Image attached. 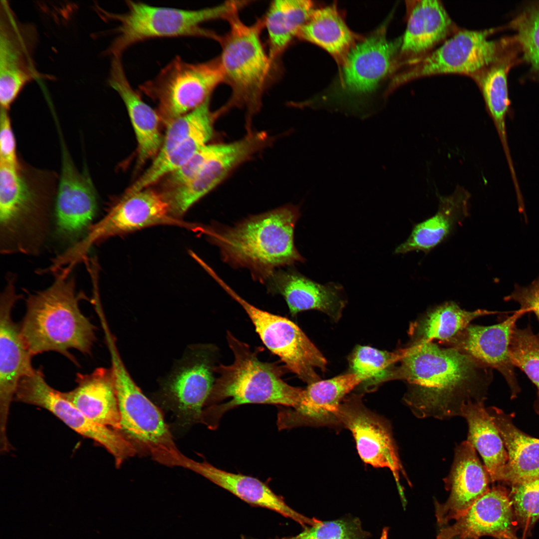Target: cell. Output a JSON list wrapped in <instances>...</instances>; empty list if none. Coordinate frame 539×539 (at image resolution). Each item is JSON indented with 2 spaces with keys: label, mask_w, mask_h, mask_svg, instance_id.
<instances>
[{
  "label": "cell",
  "mask_w": 539,
  "mask_h": 539,
  "mask_svg": "<svg viewBox=\"0 0 539 539\" xmlns=\"http://www.w3.org/2000/svg\"><path fill=\"white\" fill-rule=\"evenodd\" d=\"M237 4V1H231L211 7L186 9L128 0L127 9L122 13L111 12L98 6L95 8L103 19L118 24L115 29L116 37L106 51L112 57L121 56L132 45L154 38L198 36L218 40L219 36L202 24L225 18Z\"/></svg>",
  "instance_id": "7"
},
{
  "label": "cell",
  "mask_w": 539,
  "mask_h": 539,
  "mask_svg": "<svg viewBox=\"0 0 539 539\" xmlns=\"http://www.w3.org/2000/svg\"><path fill=\"white\" fill-rule=\"evenodd\" d=\"M504 29V25L478 30L459 28L439 47L405 66L394 78L393 86L441 74H463L472 78L500 55L506 36L495 39L490 37Z\"/></svg>",
  "instance_id": "10"
},
{
  "label": "cell",
  "mask_w": 539,
  "mask_h": 539,
  "mask_svg": "<svg viewBox=\"0 0 539 539\" xmlns=\"http://www.w3.org/2000/svg\"><path fill=\"white\" fill-rule=\"evenodd\" d=\"M388 528H384L381 533L380 539H388Z\"/></svg>",
  "instance_id": "46"
},
{
  "label": "cell",
  "mask_w": 539,
  "mask_h": 539,
  "mask_svg": "<svg viewBox=\"0 0 539 539\" xmlns=\"http://www.w3.org/2000/svg\"><path fill=\"white\" fill-rule=\"evenodd\" d=\"M213 278L242 307L264 344L280 358L289 371L308 384L320 380L316 370L325 371L326 359L294 322L250 303L217 274Z\"/></svg>",
  "instance_id": "11"
},
{
  "label": "cell",
  "mask_w": 539,
  "mask_h": 539,
  "mask_svg": "<svg viewBox=\"0 0 539 539\" xmlns=\"http://www.w3.org/2000/svg\"><path fill=\"white\" fill-rule=\"evenodd\" d=\"M523 63L521 45L514 34L506 35L497 59L472 79L478 85L486 108L499 134L506 154H509L506 120L510 111L508 76L513 67Z\"/></svg>",
  "instance_id": "28"
},
{
  "label": "cell",
  "mask_w": 539,
  "mask_h": 539,
  "mask_svg": "<svg viewBox=\"0 0 539 539\" xmlns=\"http://www.w3.org/2000/svg\"><path fill=\"white\" fill-rule=\"evenodd\" d=\"M242 6L235 7L226 15L225 19L229 22L230 28L218 40L222 46L219 58L225 83L232 89L231 98L221 110L224 113L233 107L245 108L246 127L250 133L252 119L261 108L273 62L261 39L264 20L252 25L245 24L238 13Z\"/></svg>",
  "instance_id": "6"
},
{
  "label": "cell",
  "mask_w": 539,
  "mask_h": 539,
  "mask_svg": "<svg viewBox=\"0 0 539 539\" xmlns=\"http://www.w3.org/2000/svg\"><path fill=\"white\" fill-rule=\"evenodd\" d=\"M61 167L54 212V233L70 247L87 234L98 208L96 191L86 169L80 172L59 133Z\"/></svg>",
  "instance_id": "17"
},
{
  "label": "cell",
  "mask_w": 539,
  "mask_h": 539,
  "mask_svg": "<svg viewBox=\"0 0 539 539\" xmlns=\"http://www.w3.org/2000/svg\"><path fill=\"white\" fill-rule=\"evenodd\" d=\"M38 34L34 24L21 21L8 2L0 3V103L9 110L24 87L43 77L34 55Z\"/></svg>",
  "instance_id": "15"
},
{
  "label": "cell",
  "mask_w": 539,
  "mask_h": 539,
  "mask_svg": "<svg viewBox=\"0 0 539 539\" xmlns=\"http://www.w3.org/2000/svg\"><path fill=\"white\" fill-rule=\"evenodd\" d=\"M514 512L507 492L496 487L479 498L451 526L440 530L436 539H478L491 536L497 539H514Z\"/></svg>",
  "instance_id": "26"
},
{
  "label": "cell",
  "mask_w": 539,
  "mask_h": 539,
  "mask_svg": "<svg viewBox=\"0 0 539 539\" xmlns=\"http://www.w3.org/2000/svg\"><path fill=\"white\" fill-rule=\"evenodd\" d=\"M314 10L310 0H275L264 20L269 36V55L273 62L287 47Z\"/></svg>",
  "instance_id": "36"
},
{
  "label": "cell",
  "mask_w": 539,
  "mask_h": 539,
  "mask_svg": "<svg viewBox=\"0 0 539 539\" xmlns=\"http://www.w3.org/2000/svg\"><path fill=\"white\" fill-rule=\"evenodd\" d=\"M300 217L299 207L288 205L250 216L232 227L201 225L199 232L219 249L224 262L248 269L255 280L265 283L279 268L305 262L294 242Z\"/></svg>",
  "instance_id": "2"
},
{
  "label": "cell",
  "mask_w": 539,
  "mask_h": 539,
  "mask_svg": "<svg viewBox=\"0 0 539 539\" xmlns=\"http://www.w3.org/2000/svg\"><path fill=\"white\" fill-rule=\"evenodd\" d=\"M401 356L400 349L394 352L358 346L353 351L349 364L352 373L358 375L366 391L374 390L380 384L395 379L396 363Z\"/></svg>",
  "instance_id": "38"
},
{
  "label": "cell",
  "mask_w": 539,
  "mask_h": 539,
  "mask_svg": "<svg viewBox=\"0 0 539 539\" xmlns=\"http://www.w3.org/2000/svg\"><path fill=\"white\" fill-rule=\"evenodd\" d=\"M340 425L349 430L361 460L375 468H388L396 482L403 503L400 474L405 476L388 421L371 411L360 396L351 395L342 402L338 413Z\"/></svg>",
  "instance_id": "18"
},
{
  "label": "cell",
  "mask_w": 539,
  "mask_h": 539,
  "mask_svg": "<svg viewBox=\"0 0 539 539\" xmlns=\"http://www.w3.org/2000/svg\"><path fill=\"white\" fill-rule=\"evenodd\" d=\"M461 416L469 426L468 441L479 452L492 482L503 480L508 460L507 451L500 434L482 402L464 404Z\"/></svg>",
  "instance_id": "34"
},
{
  "label": "cell",
  "mask_w": 539,
  "mask_h": 539,
  "mask_svg": "<svg viewBox=\"0 0 539 539\" xmlns=\"http://www.w3.org/2000/svg\"><path fill=\"white\" fill-rule=\"evenodd\" d=\"M217 355L213 345H191L160 384L158 400L181 427L201 423L216 380Z\"/></svg>",
  "instance_id": "9"
},
{
  "label": "cell",
  "mask_w": 539,
  "mask_h": 539,
  "mask_svg": "<svg viewBox=\"0 0 539 539\" xmlns=\"http://www.w3.org/2000/svg\"><path fill=\"white\" fill-rule=\"evenodd\" d=\"M400 350L396 379L408 383L404 400L416 416H461L464 404L484 402L491 368L454 347L433 342H411Z\"/></svg>",
  "instance_id": "1"
},
{
  "label": "cell",
  "mask_w": 539,
  "mask_h": 539,
  "mask_svg": "<svg viewBox=\"0 0 539 539\" xmlns=\"http://www.w3.org/2000/svg\"><path fill=\"white\" fill-rule=\"evenodd\" d=\"M53 275L48 287L27 294L21 332L32 356L54 351L77 365L69 350L91 355L96 328L80 309V301L87 297L76 292L75 276L64 270Z\"/></svg>",
  "instance_id": "4"
},
{
  "label": "cell",
  "mask_w": 539,
  "mask_h": 539,
  "mask_svg": "<svg viewBox=\"0 0 539 539\" xmlns=\"http://www.w3.org/2000/svg\"><path fill=\"white\" fill-rule=\"evenodd\" d=\"M407 25L402 36L399 66L422 58L457 31L441 1H406Z\"/></svg>",
  "instance_id": "23"
},
{
  "label": "cell",
  "mask_w": 539,
  "mask_h": 539,
  "mask_svg": "<svg viewBox=\"0 0 539 539\" xmlns=\"http://www.w3.org/2000/svg\"><path fill=\"white\" fill-rule=\"evenodd\" d=\"M503 441L508 460L503 481L512 485L539 478V439L525 434L514 424L511 415L495 407L487 408Z\"/></svg>",
  "instance_id": "32"
},
{
  "label": "cell",
  "mask_w": 539,
  "mask_h": 539,
  "mask_svg": "<svg viewBox=\"0 0 539 539\" xmlns=\"http://www.w3.org/2000/svg\"><path fill=\"white\" fill-rule=\"evenodd\" d=\"M512 485L514 514L523 524L531 526L539 520V478Z\"/></svg>",
  "instance_id": "43"
},
{
  "label": "cell",
  "mask_w": 539,
  "mask_h": 539,
  "mask_svg": "<svg viewBox=\"0 0 539 539\" xmlns=\"http://www.w3.org/2000/svg\"><path fill=\"white\" fill-rule=\"evenodd\" d=\"M362 381L358 375L350 372L308 384L297 406L279 408L277 420L279 429L340 425V405L346 395Z\"/></svg>",
  "instance_id": "21"
},
{
  "label": "cell",
  "mask_w": 539,
  "mask_h": 539,
  "mask_svg": "<svg viewBox=\"0 0 539 539\" xmlns=\"http://www.w3.org/2000/svg\"><path fill=\"white\" fill-rule=\"evenodd\" d=\"M370 534L363 530L359 519L344 518L322 522L309 526L295 536L276 539H369Z\"/></svg>",
  "instance_id": "42"
},
{
  "label": "cell",
  "mask_w": 539,
  "mask_h": 539,
  "mask_svg": "<svg viewBox=\"0 0 539 539\" xmlns=\"http://www.w3.org/2000/svg\"><path fill=\"white\" fill-rule=\"evenodd\" d=\"M296 36L325 49L340 66L355 45L357 37L335 5L314 9Z\"/></svg>",
  "instance_id": "35"
},
{
  "label": "cell",
  "mask_w": 539,
  "mask_h": 539,
  "mask_svg": "<svg viewBox=\"0 0 539 539\" xmlns=\"http://www.w3.org/2000/svg\"><path fill=\"white\" fill-rule=\"evenodd\" d=\"M213 129L199 133L185 140L175 148L162 155H157L149 168L128 189L126 195L144 190L168 174H172L182 167L211 139Z\"/></svg>",
  "instance_id": "39"
},
{
  "label": "cell",
  "mask_w": 539,
  "mask_h": 539,
  "mask_svg": "<svg viewBox=\"0 0 539 539\" xmlns=\"http://www.w3.org/2000/svg\"><path fill=\"white\" fill-rule=\"evenodd\" d=\"M173 223H177L170 215L165 196L150 189L125 195L102 219L90 226L82 240L63 252V258L68 264L76 266L88 257L93 246L110 237Z\"/></svg>",
  "instance_id": "14"
},
{
  "label": "cell",
  "mask_w": 539,
  "mask_h": 539,
  "mask_svg": "<svg viewBox=\"0 0 539 539\" xmlns=\"http://www.w3.org/2000/svg\"><path fill=\"white\" fill-rule=\"evenodd\" d=\"M270 141L264 132L251 133L234 142L209 145L207 161L189 181L176 187L165 197L172 217H180L210 192L236 167L264 148Z\"/></svg>",
  "instance_id": "19"
},
{
  "label": "cell",
  "mask_w": 539,
  "mask_h": 539,
  "mask_svg": "<svg viewBox=\"0 0 539 539\" xmlns=\"http://www.w3.org/2000/svg\"><path fill=\"white\" fill-rule=\"evenodd\" d=\"M5 279L0 295V442L2 444L9 441L7 425L9 410L18 383L35 369L20 324L12 318V309L22 295L16 290V275L9 272Z\"/></svg>",
  "instance_id": "16"
},
{
  "label": "cell",
  "mask_w": 539,
  "mask_h": 539,
  "mask_svg": "<svg viewBox=\"0 0 539 539\" xmlns=\"http://www.w3.org/2000/svg\"><path fill=\"white\" fill-rule=\"evenodd\" d=\"M121 57H112L108 83L126 106L138 142L139 161L142 163L157 156L161 148L159 118L156 112L144 102L139 91L132 88Z\"/></svg>",
  "instance_id": "30"
},
{
  "label": "cell",
  "mask_w": 539,
  "mask_h": 539,
  "mask_svg": "<svg viewBox=\"0 0 539 539\" xmlns=\"http://www.w3.org/2000/svg\"><path fill=\"white\" fill-rule=\"evenodd\" d=\"M383 25L371 35L356 43L342 66L340 85L347 96L365 95L399 67L402 37L389 40Z\"/></svg>",
  "instance_id": "20"
},
{
  "label": "cell",
  "mask_w": 539,
  "mask_h": 539,
  "mask_svg": "<svg viewBox=\"0 0 539 539\" xmlns=\"http://www.w3.org/2000/svg\"><path fill=\"white\" fill-rule=\"evenodd\" d=\"M470 197L469 192L459 186L451 195L439 196L436 213L416 224L408 239L396 248L395 253L405 254L414 251L429 253L445 240L455 226L469 215Z\"/></svg>",
  "instance_id": "31"
},
{
  "label": "cell",
  "mask_w": 539,
  "mask_h": 539,
  "mask_svg": "<svg viewBox=\"0 0 539 539\" xmlns=\"http://www.w3.org/2000/svg\"><path fill=\"white\" fill-rule=\"evenodd\" d=\"M509 353L514 366L522 370L537 387L534 408L539 414V332L535 333L530 323L523 328L516 325L512 334Z\"/></svg>",
  "instance_id": "40"
},
{
  "label": "cell",
  "mask_w": 539,
  "mask_h": 539,
  "mask_svg": "<svg viewBox=\"0 0 539 539\" xmlns=\"http://www.w3.org/2000/svg\"><path fill=\"white\" fill-rule=\"evenodd\" d=\"M76 382L75 388L61 392L63 397L94 423L124 433L111 368L99 367L89 374L77 373Z\"/></svg>",
  "instance_id": "29"
},
{
  "label": "cell",
  "mask_w": 539,
  "mask_h": 539,
  "mask_svg": "<svg viewBox=\"0 0 539 539\" xmlns=\"http://www.w3.org/2000/svg\"><path fill=\"white\" fill-rule=\"evenodd\" d=\"M210 99L193 110L172 120L157 155L168 153L199 133L213 129L214 121L219 115L217 110H211Z\"/></svg>",
  "instance_id": "41"
},
{
  "label": "cell",
  "mask_w": 539,
  "mask_h": 539,
  "mask_svg": "<svg viewBox=\"0 0 539 539\" xmlns=\"http://www.w3.org/2000/svg\"><path fill=\"white\" fill-rule=\"evenodd\" d=\"M123 431L137 453L169 467H183L186 456L178 449L163 415L141 391L123 364L116 344L108 346Z\"/></svg>",
  "instance_id": "8"
},
{
  "label": "cell",
  "mask_w": 539,
  "mask_h": 539,
  "mask_svg": "<svg viewBox=\"0 0 539 539\" xmlns=\"http://www.w3.org/2000/svg\"><path fill=\"white\" fill-rule=\"evenodd\" d=\"M0 163L17 165L20 161L16 154V144L8 110L0 108Z\"/></svg>",
  "instance_id": "44"
},
{
  "label": "cell",
  "mask_w": 539,
  "mask_h": 539,
  "mask_svg": "<svg viewBox=\"0 0 539 539\" xmlns=\"http://www.w3.org/2000/svg\"><path fill=\"white\" fill-rule=\"evenodd\" d=\"M504 299L519 303L520 309L526 313H534L539 323V275L527 286L516 284L513 291Z\"/></svg>",
  "instance_id": "45"
},
{
  "label": "cell",
  "mask_w": 539,
  "mask_h": 539,
  "mask_svg": "<svg viewBox=\"0 0 539 539\" xmlns=\"http://www.w3.org/2000/svg\"><path fill=\"white\" fill-rule=\"evenodd\" d=\"M526 313L519 309L504 315L498 323L482 326L470 324L451 346L470 356L481 364L498 370L508 384L512 398L520 392L509 353L511 336L516 322Z\"/></svg>",
  "instance_id": "22"
},
{
  "label": "cell",
  "mask_w": 539,
  "mask_h": 539,
  "mask_svg": "<svg viewBox=\"0 0 539 539\" xmlns=\"http://www.w3.org/2000/svg\"><path fill=\"white\" fill-rule=\"evenodd\" d=\"M227 339L234 360L230 365L216 366L218 376L205 405L201 423L215 429L226 412L246 404L291 408L297 406L303 389L284 382L280 367L260 360L256 351L230 331Z\"/></svg>",
  "instance_id": "5"
},
{
  "label": "cell",
  "mask_w": 539,
  "mask_h": 539,
  "mask_svg": "<svg viewBox=\"0 0 539 539\" xmlns=\"http://www.w3.org/2000/svg\"><path fill=\"white\" fill-rule=\"evenodd\" d=\"M14 401L47 410L78 434L104 447L113 457L117 468L137 453L124 433L94 423L64 398L61 391L51 387L41 368L20 380Z\"/></svg>",
  "instance_id": "13"
},
{
  "label": "cell",
  "mask_w": 539,
  "mask_h": 539,
  "mask_svg": "<svg viewBox=\"0 0 539 539\" xmlns=\"http://www.w3.org/2000/svg\"><path fill=\"white\" fill-rule=\"evenodd\" d=\"M490 479L479 460L473 446L468 441L456 449L449 476L445 479L450 496L444 503H435V517L442 526L457 520L489 490Z\"/></svg>",
  "instance_id": "25"
},
{
  "label": "cell",
  "mask_w": 539,
  "mask_h": 539,
  "mask_svg": "<svg viewBox=\"0 0 539 539\" xmlns=\"http://www.w3.org/2000/svg\"><path fill=\"white\" fill-rule=\"evenodd\" d=\"M513 30L522 48L523 63L529 66L522 81L530 80L539 85V0H527L519 4L504 24Z\"/></svg>",
  "instance_id": "37"
},
{
  "label": "cell",
  "mask_w": 539,
  "mask_h": 539,
  "mask_svg": "<svg viewBox=\"0 0 539 539\" xmlns=\"http://www.w3.org/2000/svg\"><path fill=\"white\" fill-rule=\"evenodd\" d=\"M184 468L204 476L249 504L270 509L294 520L303 529L314 526L320 522L293 510L268 485L256 478L229 472L208 462H198L188 457Z\"/></svg>",
  "instance_id": "27"
},
{
  "label": "cell",
  "mask_w": 539,
  "mask_h": 539,
  "mask_svg": "<svg viewBox=\"0 0 539 539\" xmlns=\"http://www.w3.org/2000/svg\"><path fill=\"white\" fill-rule=\"evenodd\" d=\"M500 313L485 309L468 311L454 301H447L428 310L410 324L411 342L437 340L452 346L474 319Z\"/></svg>",
  "instance_id": "33"
},
{
  "label": "cell",
  "mask_w": 539,
  "mask_h": 539,
  "mask_svg": "<svg viewBox=\"0 0 539 539\" xmlns=\"http://www.w3.org/2000/svg\"><path fill=\"white\" fill-rule=\"evenodd\" d=\"M265 283L269 292L283 297L292 316L315 309L337 321L347 302L340 284L318 283L294 268L276 270Z\"/></svg>",
  "instance_id": "24"
},
{
  "label": "cell",
  "mask_w": 539,
  "mask_h": 539,
  "mask_svg": "<svg viewBox=\"0 0 539 539\" xmlns=\"http://www.w3.org/2000/svg\"><path fill=\"white\" fill-rule=\"evenodd\" d=\"M51 172L0 163V253L36 256L54 223L57 188Z\"/></svg>",
  "instance_id": "3"
},
{
  "label": "cell",
  "mask_w": 539,
  "mask_h": 539,
  "mask_svg": "<svg viewBox=\"0 0 539 539\" xmlns=\"http://www.w3.org/2000/svg\"><path fill=\"white\" fill-rule=\"evenodd\" d=\"M223 82L225 77L219 57L189 63L176 56L154 78L140 84L139 89L157 101L162 113L173 120L200 106Z\"/></svg>",
  "instance_id": "12"
}]
</instances>
